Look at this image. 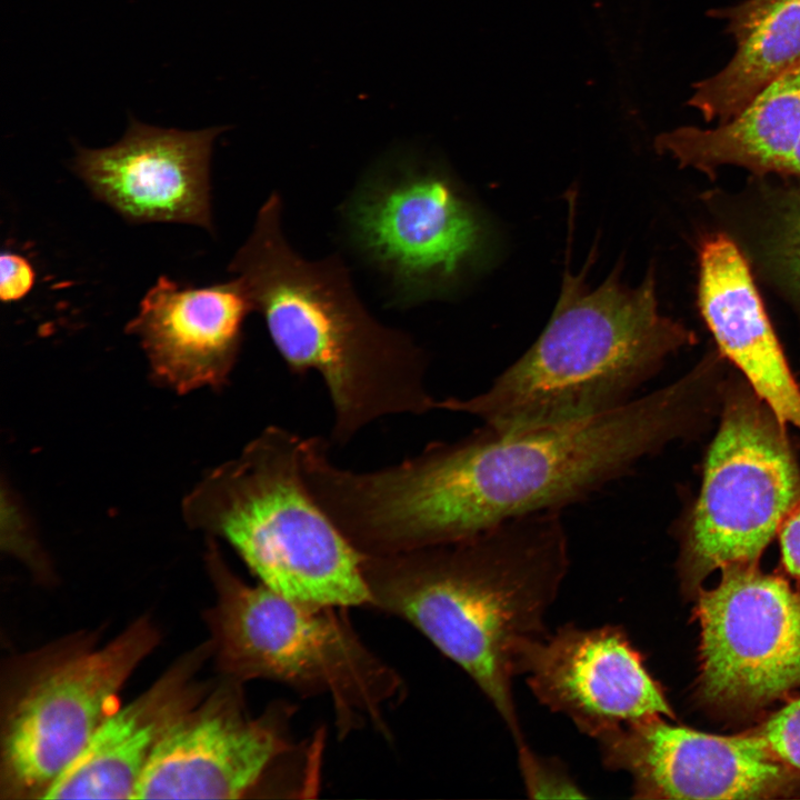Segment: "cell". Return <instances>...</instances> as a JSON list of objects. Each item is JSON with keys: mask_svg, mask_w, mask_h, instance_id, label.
I'll return each instance as SVG.
<instances>
[{"mask_svg": "<svg viewBox=\"0 0 800 800\" xmlns=\"http://www.w3.org/2000/svg\"><path fill=\"white\" fill-rule=\"evenodd\" d=\"M712 411L697 371L622 407L524 432L482 426L372 471L337 468L326 507L363 554L454 542L508 520L561 511L691 436Z\"/></svg>", "mask_w": 800, "mask_h": 800, "instance_id": "1", "label": "cell"}, {"mask_svg": "<svg viewBox=\"0 0 800 800\" xmlns=\"http://www.w3.org/2000/svg\"><path fill=\"white\" fill-rule=\"evenodd\" d=\"M788 176L800 178V142L794 152Z\"/></svg>", "mask_w": 800, "mask_h": 800, "instance_id": "26", "label": "cell"}, {"mask_svg": "<svg viewBox=\"0 0 800 800\" xmlns=\"http://www.w3.org/2000/svg\"><path fill=\"white\" fill-rule=\"evenodd\" d=\"M251 311L237 278L192 288L160 277L126 330L140 339L153 374L174 390L188 392L228 381Z\"/></svg>", "mask_w": 800, "mask_h": 800, "instance_id": "15", "label": "cell"}, {"mask_svg": "<svg viewBox=\"0 0 800 800\" xmlns=\"http://www.w3.org/2000/svg\"><path fill=\"white\" fill-rule=\"evenodd\" d=\"M303 438L267 427L186 498L189 524L223 538L260 582L318 606L369 607L362 557L313 500Z\"/></svg>", "mask_w": 800, "mask_h": 800, "instance_id": "5", "label": "cell"}, {"mask_svg": "<svg viewBox=\"0 0 800 800\" xmlns=\"http://www.w3.org/2000/svg\"><path fill=\"white\" fill-rule=\"evenodd\" d=\"M778 536L784 568L800 579V498L784 516Z\"/></svg>", "mask_w": 800, "mask_h": 800, "instance_id": "25", "label": "cell"}, {"mask_svg": "<svg viewBox=\"0 0 800 800\" xmlns=\"http://www.w3.org/2000/svg\"><path fill=\"white\" fill-rule=\"evenodd\" d=\"M784 424L746 380L723 382L701 489L679 524L678 572L686 591L698 592L718 569L758 564L800 498Z\"/></svg>", "mask_w": 800, "mask_h": 800, "instance_id": "8", "label": "cell"}, {"mask_svg": "<svg viewBox=\"0 0 800 800\" xmlns=\"http://www.w3.org/2000/svg\"><path fill=\"white\" fill-rule=\"evenodd\" d=\"M281 213L274 192L229 270L289 370L321 376L334 412L332 441L343 446L382 417L439 409L426 387L424 351L371 316L339 257L308 260L292 249Z\"/></svg>", "mask_w": 800, "mask_h": 800, "instance_id": "3", "label": "cell"}, {"mask_svg": "<svg viewBox=\"0 0 800 800\" xmlns=\"http://www.w3.org/2000/svg\"><path fill=\"white\" fill-rule=\"evenodd\" d=\"M800 142V66L713 128L681 127L661 134L657 148L681 167L713 173L732 166L753 176H788Z\"/></svg>", "mask_w": 800, "mask_h": 800, "instance_id": "18", "label": "cell"}, {"mask_svg": "<svg viewBox=\"0 0 800 800\" xmlns=\"http://www.w3.org/2000/svg\"><path fill=\"white\" fill-rule=\"evenodd\" d=\"M242 682L222 677L171 728L154 751L133 799H238L294 746L292 709L276 703L258 717Z\"/></svg>", "mask_w": 800, "mask_h": 800, "instance_id": "11", "label": "cell"}, {"mask_svg": "<svg viewBox=\"0 0 800 800\" xmlns=\"http://www.w3.org/2000/svg\"><path fill=\"white\" fill-rule=\"evenodd\" d=\"M569 562L560 511H542L450 543L363 554L362 571L369 607L406 620L463 669L519 746L514 658L548 633Z\"/></svg>", "mask_w": 800, "mask_h": 800, "instance_id": "2", "label": "cell"}, {"mask_svg": "<svg viewBox=\"0 0 800 800\" xmlns=\"http://www.w3.org/2000/svg\"><path fill=\"white\" fill-rule=\"evenodd\" d=\"M0 297L3 302L23 298L33 287V268L20 254L3 252L0 257Z\"/></svg>", "mask_w": 800, "mask_h": 800, "instance_id": "24", "label": "cell"}, {"mask_svg": "<svg viewBox=\"0 0 800 800\" xmlns=\"http://www.w3.org/2000/svg\"><path fill=\"white\" fill-rule=\"evenodd\" d=\"M751 733L777 760L800 772V697Z\"/></svg>", "mask_w": 800, "mask_h": 800, "instance_id": "22", "label": "cell"}, {"mask_svg": "<svg viewBox=\"0 0 800 800\" xmlns=\"http://www.w3.org/2000/svg\"><path fill=\"white\" fill-rule=\"evenodd\" d=\"M664 717L628 723L597 739L603 766L631 779L637 799H768L792 793L800 772L751 732L716 736Z\"/></svg>", "mask_w": 800, "mask_h": 800, "instance_id": "12", "label": "cell"}, {"mask_svg": "<svg viewBox=\"0 0 800 800\" xmlns=\"http://www.w3.org/2000/svg\"><path fill=\"white\" fill-rule=\"evenodd\" d=\"M736 41L730 61L694 84L689 104L706 121H728L800 66V3L781 4Z\"/></svg>", "mask_w": 800, "mask_h": 800, "instance_id": "19", "label": "cell"}, {"mask_svg": "<svg viewBox=\"0 0 800 800\" xmlns=\"http://www.w3.org/2000/svg\"><path fill=\"white\" fill-rule=\"evenodd\" d=\"M206 562L216 602L204 618L223 677L242 683L273 680L301 693L326 694L340 731L371 723L387 732L384 710L401 693L402 681L366 647L344 613L244 582L213 541Z\"/></svg>", "mask_w": 800, "mask_h": 800, "instance_id": "6", "label": "cell"}, {"mask_svg": "<svg viewBox=\"0 0 800 800\" xmlns=\"http://www.w3.org/2000/svg\"><path fill=\"white\" fill-rule=\"evenodd\" d=\"M740 208L739 237L750 264L800 316V178L753 176Z\"/></svg>", "mask_w": 800, "mask_h": 800, "instance_id": "20", "label": "cell"}, {"mask_svg": "<svg viewBox=\"0 0 800 800\" xmlns=\"http://www.w3.org/2000/svg\"><path fill=\"white\" fill-rule=\"evenodd\" d=\"M210 657L209 639L180 656L146 691L119 707L43 799H133L163 738L214 684L197 679Z\"/></svg>", "mask_w": 800, "mask_h": 800, "instance_id": "16", "label": "cell"}, {"mask_svg": "<svg viewBox=\"0 0 800 800\" xmlns=\"http://www.w3.org/2000/svg\"><path fill=\"white\" fill-rule=\"evenodd\" d=\"M78 632L14 659L2 676L0 797L43 799L119 706V692L158 646L141 616L108 643Z\"/></svg>", "mask_w": 800, "mask_h": 800, "instance_id": "7", "label": "cell"}, {"mask_svg": "<svg viewBox=\"0 0 800 800\" xmlns=\"http://www.w3.org/2000/svg\"><path fill=\"white\" fill-rule=\"evenodd\" d=\"M524 790L530 798H586L566 764L536 753L527 742L517 746Z\"/></svg>", "mask_w": 800, "mask_h": 800, "instance_id": "21", "label": "cell"}, {"mask_svg": "<svg viewBox=\"0 0 800 800\" xmlns=\"http://www.w3.org/2000/svg\"><path fill=\"white\" fill-rule=\"evenodd\" d=\"M787 2L800 3V0H744L729 8L713 9L710 14L724 20L728 31L737 39L750 27Z\"/></svg>", "mask_w": 800, "mask_h": 800, "instance_id": "23", "label": "cell"}, {"mask_svg": "<svg viewBox=\"0 0 800 800\" xmlns=\"http://www.w3.org/2000/svg\"><path fill=\"white\" fill-rule=\"evenodd\" d=\"M342 217L352 248L403 306L449 287L482 239L476 213L454 184L409 150L379 160Z\"/></svg>", "mask_w": 800, "mask_h": 800, "instance_id": "9", "label": "cell"}, {"mask_svg": "<svg viewBox=\"0 0 800 800\" xmlns=\"http://www.w3.org/2000/svg\"><path fill=\"white\" fill-rule=\"evenodd\" d=\"M224 129H164L130 117L114 144L78 148L73 168L98 199L129 221L211 230L209 162L213 141Z\"/></svg>", "mask_w": 800, "mask_h": 800, "instance_id": "14", "label": "cell"}, {"mask_svg": "<svg viewBox=\"0 0 800 800\" xmlns=\"http://www.w3.org/2000/svg\"><path fill=\"white\" fill-rule=\"evenodd\" d=\"M698 303L719 353L786 424L800 429V388L766 311L751 264L726 232L702 240Z\"/></svg>", "mask_w": 800, "mask_h": 800, "instance_id": "17", "label": "cell"}, {"mask_svg": "<svg viewBox=\"0 0 800 800\" xmlns=\"http://www.w3.org/2000/svg\"><path fill=\"white\" fill-rule=\"evenodd\" d=\"M533 696L599 739L631 722L674 712L641 653L618 626L567 623L522 643L514 658Z\"/></svg>", "mask_w": 800, "mask_h": 800, "instance_id": "13", "label": "cell"}, {"mask_svg": "<svg viewBox=\"0 0 800 800\" xmlns=\"http://www.w3.org/2000/svg\"><path fill=\"white\" fill-rule=\"evenodd\" d=\"M618 266L597 289L567 271L553 314L537 341L491 386L442 410L479 418L501 432L579 421L630 402L666 359L696 342L658 310L653 269L631 288Z\"/></svg>", "mask_w": 800, "mask_h": 800, "instance_id": "4", "label": "cell"}, {"mask_svg": "<svg viewBox=\"0 0 800 800\" xmlns=\"http://www.w3.org/2000/svg\"><path fill=\"white\" fill-rule=\"evenodd\" d=\"M698 591V694L734 714L758 711L800 686V593L757 564L721 570Z\"/></svg>", "mask_w": 800, "mask_h": 800, "instance_id": "10", "label": "cell"}]
</instances>
